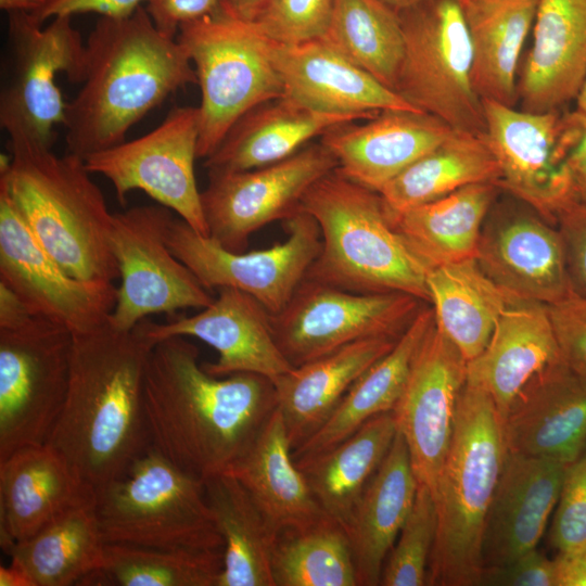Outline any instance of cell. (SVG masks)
<instances>
[{"label": "cell", "instance_id": "cell-1", "mask_svg": "<svg viewBox=\"0 0 586 586\" xmlns=\"http://www.w3.org/2000/svg\"><path fill=\"white\" fill-rule=\"evenodd\" d=\"M143 406L151 447L201 477L228 471L251 447L278 407L273 382L242 372L217 378L199 362L186 336L150 351Z\"/></svg>", "mask_w": 586, "mask_h": 586}, {"label": "cell", "instance_id": "cell-2", "mask_svg": "<svg viewBox=\"0 0 586 586\" xmlns=\"http://www.w3.org/2000/svg\"><path fill=\"white\" fill-rule=\"evenodd\" d=\"M153 343L109 322L73 333L62 413L48 441L95 489L122 476L150 444L143 406Z\"/></svg>", "mask_w": 586, "mask_h": 586}, {"label": "cell", "instance_id": "cell-3", "mask_svg": "<svg viewBox=\"0 0 586 586\" xmlns=\"http://www.w3.org/2000/svg\"><path fill=\"white\" fill-rule=\"evenodd\" d=\"M86 49L82 86L63 125L67 153L81 158L124 142L171 93L198 84L186 48L162 34L143 7L127 17H100Z\"/></svg>", "mask_w": 586, "mask_h": 586}, {"label": "cell", "instance_id": "cell-4", "mask_svg": "<svg viewBox=\"0 0 586 586\" xmlns=\"http://www.w3.org/2000/svg\"><path fill=\"white\" fill-rule=\"evenodd\" d=\"M10 155H1L0 184L44 250L73 277L119 278L110 245L113 214L84 158L59 156L21 125L1 126Z\"/></svg>", "mask_w": 586, "mask_h": 586}, {"label": "cell", "instance_id": "cell-5", "mask_svg": "<svg viewBox=\"0 0 586 586\" xmlns=\"http://www.w3.org/2000/svg\"><path fill=\"white\" fill-rule=\"evenodd\" d=\"M301 211L314 217L321 233L306 279L357 293L399 292L430 303L432 267L395 228L379 192L335 168L309 188Z\"/></svg>", "mask_w": 586, "mask_h": 586}, {"label": "cell", "instance_id": "cell-6", "mask_svg": "<svg viewBox=\"0 0 586 586\" xmlns=\"http://www.w3.org/2000/svg\"><path fill=\"white\" fill-rule=\"evenodd\" d=\"M507 454L502 418L494 402L466 382L434 492L437 531L426 585H480L485 519Z\"/></svg>", "mask_w": 586, "mask_h": 586}, {"label": "cell", "instance_id": "cell-7", "mask_svg": "<svg viewBox=\"0 0 586 586\" xmlns=\"http://www.w3.org/2000/svg\"><path fill=\"white\" fill-rule=\"evenodd\" d=\"M94 510L105 543L224 549L203 477L151 446L122 476L95 489Z\"/></svg>", "mask_w": 586, "mask_h": 586}, {"label": "cell", "instance_id": "cell-8", "mask_svg": "<svg viewBox=\"0 0 586 586\" xmlns=\"http://www.w3.org/2000/svg\"><path fill=\"white\" fill-rule=\"evenodd\" d=\"M177 39L200 86L198 157L207 158L242 115L283 95V84L271 59V40L222 0L215 12L182 24Z\"/></svg>", "mask_w": 586, "mask_h": 586}, {"label": "cell", "instance_id": "cell-9", "mask_svg": "<svg viewBox=\"0 0 586 586\" xmlns=\"http://www.w3.org/2000/svg\"><path fill=\"white\" fill-rule=\"evenodd\" d=\"M404 55L395 91L455 131L485 133L471 80V44L459 0H423L398 12Z\"/></svg>", "mask_w": 586, "mask_h": 586}, {"label": "cell", "instance_id": "cell-10", "mask_svg": "<svg viewBox=\"0 0 586 586\" xmlns=\"http://www.w3.org/2000/svg\"><path fill=\"white\" fill-rule=\"evenodd\" d=\"M73 333L31 316L0 329V461L48 443L69 383Z\"/></svg>", "mask_w": 586, "mask_h": 586}, {"label": "cell", "instance_id": "cell-11", "mask_svg": "<svg viewBox=\"0 0 586 586\" xmlns=\"http://www.w3.org/2000/svg\"><path fill=\"white\" fill-rule=\"evenodd\" d=\"M173 213L157 203L113 214L110 245L120 285L107 322L117 330L130 331L150 315L202 309L215 297L169 249Z\"/></svg>", "mask_w": 586, "mask_h": 586}, {"label": "cell", "instance_id": "cell-12", "mask_svg": "<svg viewBox=\"0 0 586 586\" xmlns=\"http://www.w3.org/2000/svg\"><path fill=\"white\" fill-rule=\"evenodd\" d=\"M8 54L0 92V125L16 123L51 145L53 128L64 125V102L56 76L81 84L87 49L69 16L46 27L30 12H9Z\"/></svg>", "mask_w": 586, "mask_h": 586}, {"label": "cell", "instance_id": "cell-13", "mask_svg": "<svg viewBox=\"0 0 586 586\" xmlns=\"http://www.w3.org/2000/svg\"><path fill=\"white\" fill-rule=\"evenodd\" d=\"M422 303L405 293H357L305 278L271 315L272 332L284 357L298 367L362 339H398Z\"/></svg>", "mask_w": 586, "mask_h": 586}, {"label": "cell", "instance_id": "cell-14", "mask_svg": "<svg viewBox=\"0 0 586 586\" xmlns=\"http://www.w3.org/2000/svg\"><path fill=\"white\" fill-rule=\"evenodd\" d=\"M284 242L263 250L233 252L175 218L167 243L207 290H240L275 315L290 301L321 249L319 226L306 212L284 220Z\"/></svg>", "mask_w": 586, "mask_h": 586}, {"label": "cell", "instance_id": "cell-15", "mask_svg": "<svg viewBox=\"0 0 586 586\" xmlns=\"http://www.w3.org/2000/svg\"><path fill=\"white\" fill-rule=\"evenodd\" d=\"M199 135V107H174L152 131L91 153L84 162L91 174L111 181L122 204L130 191L141 190L208 235L194 171Z\"/></svg>", "mask_w": 586, "mask_h": 586}, {"label": "cell", "instance_id": "cell-16", "mask_svg": "<svg viewBox=\"0 0 586 586\" xmlns=\"http://www.w3.org/2000/svg\"><path fill=\"white\" fill-rule=\"evenodd\" d=\"M336 167L319 141L267 166L208 171V184L201 192L208 237L229 251H245L255 231L301 212L309 188Z\"/></svg>", "mask_w": 586, "mask_h": 586}, {"label": "cell", "instance_id": "cell-17", "mask_svg": "<svg viewBox=\"0 0 586 586\" xmlns=\"http://www.w3.org/2000/svg\"><path fill=\"white\" fill-rule=\"evenodd\" d=\"M0 283L13 291L34 316L72 333L104 324L116 304L114 283L75 278L44 250L2 184Z\"/></svg>", "mask_w": 586, "mask_h": 586}, {"label": "cell", "instance_id": "cell-18", "mask_svg": "<svg viewBox=\"0 0 586 586\" xmlns=\"http://www.w3.org/2000/svg\"><path fill=\"white\" fill-rule=\"evenodd\" d=\"M485 138L499 165V188L556 226L559 212L573 202L566 155L565 112H527L482 100Z\"/></svg>", "mask_w": 586, "mask_h": 586}, {"label": "cell", "instance_id": "cell-19", "mask_svg": "<svg viewBox=\"0 0 586 586\" xmlns=\"http://www.w3.org/2000/svg\"><path fill=\"white\" fill-rule=\"evenodd\" d=\"M468 361L435 323L422 341L392 410L403 434L418 484L434 496L448 454Z\"/></svg>", "mask_w": 586, "mask_h": 586}, {"label": "cell", "instance_id": "cell-20", "mask_svg": "<svg viewBox=\"0 0 586 586\" xmlns=\"http://www.w3.org/2000/svg\"><path fill=\"white\" fill-rule=\"evenodd\" d=\"M213 302L192 316L166 322L145 318L136 327L153 344L170 336H193L215 348L218 359L202 364L211 375L257 373L272 382L294 367L280 351L271 314L256 298L233 288L216 290Z\"/></svg>", "mask_w": 586, "mask_h": 586}, {"label": "cell", "instance_id": "cell-21", "mask_svg": "<svg viewBox=\"0 0 586 586\" xmlns=\"http://www.w3.org/2000/svg\"><path fill=\"white\" fill-rule=\"evenodd\" d=\"M270 54L283 94L310 110L356 119L386 110H417L321 38L295 44L271 40Z\"/></svg>", "mask_w": 586, "mask_h": 586}, {"label": "cell", "instance_id": "cell-22", "mask_svg": "<svg viewBox=\"0 0 586 586\" xmlns=\"http://www.w3.org/2000/svg\"><path fill=\"white\" fill-rule=\"evenodd\" d=\"M475 258L519 301L548 306L572 292L561 235L537 213L510 214L484 224Z\"/></svg>", "mask_w": 586, "mask_h": 586}, {"label": "cell", "instance_id": "cell-23", "mask_svg": "<svg viewBox=\"0 0 586 586\" xmlns=\"http://www.w3.org/2000/svg\"><path fill=\"white\" fill-rule=\"evenodd\" d=\"M95 488L50 445L21 448L0 461V544L4 551L65 513L93 504Z\"/></svg>", "mask_w": 586, "mask_h": 586}, {"label": "cell", "instance_id": "cell-24", "mask_svg": "<svg viewBox=\"0 0 586 586\" xmlns=\"http://www.w3.org/2000/svg\"><path fill=\"white\" fill-rule=\"evenodd\" d=\"M455 130L440 118L417 110H386L356 125H337L320 142L348 179L380 192L417 160Z\"/></svg>", "mask_w": 586, "mask_h": 586}, {"label": "cell", "instance_id": "cell-25", "mask_svg": "<svg viewBox=\"0 0 586 586\" xmlns=\"http://www.w3.org/2000/svg\"><path fill=\"white\" fill-rule=\"evenodd\" d=\"M568 466L508 451L485 519L483 569L506 564L537 547Z\"/></svg>", "mask_w": 586, "mask_h": 586}, {"label": "cell", "instance_id": "cell-26", "mask_svg": "<svg viewBox=\"0 0 586 586\" xmlns=\"http://www.w3.org/2000/svg\"><path fill=\"white\" fill-rule=\"evenodd\" d=\"M502 425L509 453L572 463L586 447V380L553 365L514 398Z\"/></svg>", "mask_w": 586, "mask_h": 586}, {"label": "cell", "instance_id": "cell-27", "mask_svg": "<svg viewBox=\"0 0 586 586\" xmlns=\"http://www.w3.org/2000/svg\"><path fill=\"white\" fill-rule=\"evenodd\" d=\"M533 42L518 76L527 112L561 110L586 79V0H537Z\"/></svg>", "mask_w": 586, "mask_h": 586}, {"label": "cell", "instance_id": "cell-28", "mask_svg": "<svg viewBox=\"0 0 586 586\" xmlns=\"http://www.w3.org/2000/svg\"><path fill=\"white\" fill-rule=\"evenodd\" d=\"M561 361L547 305L520 301L502 314L483 352L468 361L467 382L484 390L504 419L521 391Z\"/></svg>", "mask_w": 586, "mask_h": 586}, {"label": "cell", "instance_id": "cell-29", "mask_svg": "<svg viewBox=\"0 0 586 586\" xmlns=\"http://www.w3.org/2000/svg\"><path fill=\"white\" fill-rule=\"evenodd\" d=\"M418 481L397 430L381 466L343 522L357 586L380 585L384 562L413 505Z\"/></svg>", "mask_w": 586, "mask_h": 586}, {"label": "cell", "instance_id": "cell-30", "mask_svg": "<svg viewBox=\"0 0 586 586\" xmlns=\"http://www.w3.org/2000/svg\"><path fill=\"white\" fill-rule=\"evenodd\" d=\"M398 339L369 337L353 342L294 367L273 381L292 451L326 423L354 382L388 353Z\"/></svg>", "mask_w": 586, "mask_h": 586}, {"label": "cell", "instance_id": "cell-31", "mask_svg": "<svg viewBox=\"0 0 586 586\" xmlns=\"http://www.w3.org/2000/svg\"><path fill=\"white\" fill-rule=\"evenodd\" d=\"M358 120L320 113L281 95L242 115L217 149L205 158L207 171H239L267 166L290 157L337 125Z\"/></svg>", "mask_w": 586, "mask_h": 586}, {"label": "cell", "instance_id": "cell-32", "mask_svg": "<svg viewBox=\"0 0 586 586\" xmlns=\"http://www.w3.org/2000/svg\"><path fill=\"white\" fill-rule=\"evenodd\" d=\"M226 472L244 486L276 536L326 514L292 458L278 407L251 447Z\"/></svg>", "mask_w": 586, "mask_h": 586}, {"label": "cell", "instance_id": "cell-33", "mask_svg": "<svg viewBox=\"0 0 586 586\" xmlns=\"http://www.w3.org/2000/svg\"><path fill=\"white\" fill-rule=\"evenodd\" d=\"M471 80L482 100L514 106L521 52L533 28L537 0H466Z\"/></svg>", "mask_w": 586, "mask_h": 586}, {"label": "cell", "instance_id": "cell-34", "mask_svg": "<svg viewBox=\"0 0 586 586\" xmlns=\"http://www.w3.org/2000/svg\"><path fill=\"white\" fill-rule=\"evenodd\" d=\"M434 323L433 308L422 305L393 348L354 382L326 423L292 451L293 460L324 451L371 418L392 411L404 391L416 354Z\"/></svg>", "mask_w": 586, "mask_h": 586}, {"label": "cell", "instance_id": "cell-35", "mask_svg": "<svg viewBox=\"0 0 586 586\" xmlns=\"http://www.w3.org/2000/svg\"><path fill=\"white\" fill-rule=\"evenodd\" d=\"M426 284L436 328L467 361L483 352L502 314L520 302L493 281L476 258L431 268Z\"/></svg>", "mask_w": 586, "mask_h": 586}, {"label": "cell", "instance_id": "cell-36", "mask_svg": "<svg viewBox=\"0 0 586 586\" xmlns=\"http://www.w3.org/2000/svg\"><path fill=\"white\" fill-rule=\"evenodd\" d=\"M496 183L463 187L435 201L390 215L395 228L433 268L475 258Z\"/></svg>", "mask_w": 586, "mask_h": 586}, {"label": "cell", "instance_id": "cell-37", "mask_svg": "<svg viewBox=\"0 0 586 586\" xmlns=\"http://www.w3.org/2000/svg\"><path fill=\"white\" fill-rule=\"evenodd\" d=\"M396 433L393 411L384 412L333 447L294 460L327 514L345 521L387 455Z\"/></svg>", "mask_w": 586, "mask_h": 586}, {"label": "cell", "instance_id": "cell-38", "mask_svg": "<svg viewBox=\"0 0 586 586\" xmlns=\"http://www.w3.org/2000/svg\"><path fill=\"white\" fill-rule=\"evenodd\" d=\"M207 502L224 540L217 586H275L271 550L276 538L247 491L230 472L203 477Z\"/></svg>", "mask_w": 586, "mask_h": 586}, {"label": "cell", "instance_id": "cell-39", "mask_svg": "<svg viewBox=\"0 0 586 586\" xmlns=\"http://www.w3.org/2000/svg\"><path fill=\"white\" fill-rule=\"evenodd\" d=\"M485 133L454 131L379 192L391 213L425 204L475 183L500 182Z\"/></svg>", "mask_w": 586, "mask_h": 586}, {"label": "cell", "instance_id": "cell-40", "mask_svg": "<svg viewBox=\"0 0 586 586\" xmlns=\"http://www.w3.org/2000/svg\"><path fill=\"white\" fill-rule=\"evenodd\" d=\"M104 544L93 502L65 513L5 552L34 586H71L100 568Z\"/></svg>", "mask_w": 586, "mask_h": 586}, {"label": "cell", "instance_id": "cell-41", "mask_svg": "<svg viewBox=\"0 0 586 586\" xmlns=\"http://www.w3.org/2000/svg\"><path fill=\"white\" fill-rule=\"evenodd\" d=\"M270 565L275 586H357L345 527L327 513L279 532Z\"/></svg>", "mask_w": 586, "mask_h": 586}, {"label": "cell", "instance_id": "cell-42", "mask_svg": "<svg viewBox=\"0 0 586 586\" xmlns=\"http://www.w3.org/2000/svg\"><path fill=\"white\" fill-rule=\"evenodd\" d=\"M321 39L395 91L404 55L399 14L382 0H335Z\"/></svg>", "mask_w": 586, "mask_h": 586}, {"label": "cell", "instance_id": "cell-43", "mask_svg": "<svg viewBox=\"0 0 586 586\" xmlns=\"http://www.w3.org/2000/svg\"><path fill=\"white\" fill-rule=\"evenodd\" d=\"M224 549H160L105 543L99 569L82 586H217Z\"/></svg>", "mask_w": 586, "mask_h": 586}, {"label": "cell", "instance_id": "cell-44", "mask_svg": "<svg viewBox=\"0 0 586 586\" xmlns=\"http://www.w3.org/2000/svg\"><path fill=\"white\" fill-rule=\"evenodd\" d=\"M437 531L432 491L422 484L383 565L380 585H426L428 569Z\"/></svg>", "mask_w": 586, "mask_h": 586}, {"label": "cell", "instance_id": "cell-45", "mask_svg": "<svg viewBox=\"0 0 586 586\" xmlns=\"http://www.w3.org/2000/svg\"><path fill=\"white\" fill-rule=\"evenodd\" d=\"M335 0H267L253 22L270 40L295 44L321 38Z\"/></svg>", "mask_w": 586, "mask_h": 586}, {"label": "cell", "instance_id": "cell-46", "mask_svg": "<svg viewBox=\"0 0 586 586\" xmlns=\"http://www.w3.org/2000/svg\"><path fill=\"white\" fill-rule=\"evenodd\" d=\"M557 555L586 546V447L566 468L549 531Z\"/></svg>", "mask_w": 586, "mask_h": 586}, {"label": "cell", "instance_id": "cell-47", "mask_svg": "<svg viewBox=\"0 0 586 586\" xmlns=\"http://www.w3.org/2000/svg\"><path fill=\"white\" fill-rule=\"evenodd\" d=\"M547 308L564 364L586 380V298L571 292Z\"/></svg>", "mask_w": 586, "mask_h": 586}, {"label": "cell", "instance_id": "cell-48", "mask_svg": "<svg viewBox=\"0 0 586 586\" xmlns=\"http://www.w3.org/2000/svg\"><path fill=\"white\" fill-rule=\"evenodd\" d=\"M573 293L586 298V203L573 201L556 219Z\"/></svg>", "mask_w": 586, "mask_h": 586}, {"label": "cell", "instance_id": "cell-49", "mask_svg": "<svg viewBox=\"0 0 586 586\" xmlns=\"http://www.w3.org/2000/svg\"><path fill=\"white\" fill-rule=\"evenodd\" d=\"M480 585L558 586L556 561L534 548L506 564L484 568Z\"/></svg>", "mask_w": 586, "mask_h": 586}, {"label": "cell", "instance_id": "cell-50", "mask_svg": "<svg viewBox=\"0 0 586 586\" xmlns=\"http://www.w3.org/2000/svg\"><path fill=\"white\" fill-rule=\"evenodd\" d=\"M220 3L221 0H149L145 9L162 34L177 38L182 24L215 12Z\"/></svg>", "mask_w": 586, "mask_h": 586}, {"label": "cell", "instance_id": "cell-51", "mask_svg": "<svg viewBox=\"0 0 586 586\" xmlns=\"http://www.w3.org/2000/svg\"><path fill=\"white\" fill-rule=\"evenodd\" d=\"M149 0H44L31 14L43 24L49 18L82 13H95L101 17L120 18L130 16Z\"/></svg>", "mask_w": 586, "mask_h": 586}, {"label": "cell", "instance_id": "cell-52", "mask_svg": "<svg viewBox=\"0 0 586 586\" xmlns=\"http://www.w3.org/2000/svg\"><path fill=\"white\" fill-rule=\"evenodd\" d=\"M570 149L565 164L573 200L586 203V115L574 110L565 112Z\"/></svg>", "mask_w": 586, "mask_h": 586}, {"label": "cell", "instance_id": "cell-53", "mask_svg": "<svg viewBox=\"0 0 586 586\" xmlns=\"http://www.w3.org/2000/svg\"><path fill=\"white\" fill-rule=\"evenodd\" d=\"M558 586H586V546L555 558Z\"/></svg>", "mask_w": 586, "mask_h": 586}, {"label": "cell", "instance_id": "cell-54", "mask_svg": "<svg viewBox=\"0 0 586 586\" xmlns=\"http://www.w3.org/2000/svg\"><path fill=\"white\" fill-rule=\"evenodd\" d=\"M34 316L17 295L0 283V329H14Z\"/></svg>", "mask_w": 586, "mask_h": 586}, {"label": "cell", "instance_id": "cell-55", "mask_svg": "<svg viewBox=\"0 0 586 586\" xmlns=\"http://www.w3.org/2000/svg\"><path fill=\"white\" fill-rule=\"evenodd\" d=\"M0 586H34L28 574L17 563L0 566Z\"/></svg>", "mask_w": 586, "mask_h": 586}, {"label": "cell", "instance_id": "cell-56", "mask_svg": "<svg viewBox=\"0 0 586 586\" xmlns=\"http://www.w3.org/2000/svg\"><path fill=\"white\" fill-rule=\"evenodd\" d=\"M267 0H222V3L235 15L253 21Z\"/></svg>", "mask_w": 586, "mask_h": 586}, {"label": "cell", "instance_id": "cell-57", "mask_svg": "<svg viewBox=\"0 0 586 586\" xmlns=\"http://www.w3.org/2000/svg\"><path fill=\"white\" fill-rule=\"evenodd\" d=\"M43 2L44 0H0V8L8 13L14 11L33 13L38 10Z\"/></svg>", "mask_w": 586, "mask_h": 586}, {"label": "cell", "instance_id": "cell-58", "mask_svg": "<svg viewBox=\"0 0 586 586\" xmlns=\"http://www.w3.org/2000/svg\"><path fill=\"white\" fill-rule=\"evenodd\" d=\"M387 5H390L395 11L399 12L402 10H405L407 8H410L423 0H382Z\"/></svg>", "mask_w": 586, "mask_h": 586}, {"label": "cell", "instance_id": "cell-59", "mask_svg": "<svg viewBox=\"0 0 586 586\" xmlns=\"http://www.w3.org/2000/svg\"><path fill=\"white\" fill-rule=\"evenodd\" d=\"M575 101H576L575 110L586 115V79L584 84L582 85Z\"/></svg>", "mask_w": 586, "mask_h": 586}, {"label": "cell", "instance_id": "cell-60", "mask_svg": "<svg viewBox=\"0 0 586 586\" xmlns=\"http://www.w3.org/2000/svg\"><path fill=\"white\" fill-rule=\"evenodd\" d=\"M466 0H459L460 4H462Z\"/></svg>", "mask_w": 586, "mask_h": 586}]
</instances>
